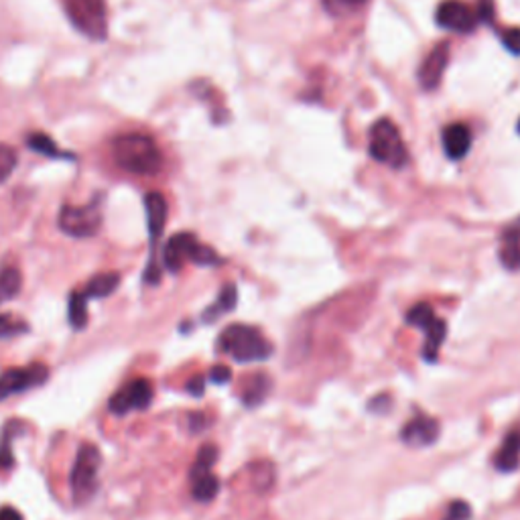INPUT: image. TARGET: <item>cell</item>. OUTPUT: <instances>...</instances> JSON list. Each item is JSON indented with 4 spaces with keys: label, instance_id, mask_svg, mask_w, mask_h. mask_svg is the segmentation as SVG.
<instances>
[{
    "label": "cell",
    "instance_id": "obj_16",
    "mask_svg": "<svg viewBox=\"0 0 520 520\" xmlns=\"http://www.w3.org/2000/svg\"><path fill=\"white\" fill-rule=\"evenodd\" d=\"M498 252L506 271H520V218L504 228Z\"/></svg>",
    "mask_w": 520,
    "mask_h": 520
},
{
    "label": "cell",
    "instance_id": "obj_23",
    "mask_svg": "<svg viewBox=\"0 0 520 520\" xmlns=\"http://www.w3.org/2000/svg\"><path fill=\"white\" fill-rule=\"evenodd\" d=\"M216 460H218V447L216 446H203L200 449V454H197L194 465H191L189 480L205 476V474H211V468H214Z\"/></svg>",
    "mask_w": 520,
    "mask_h": 520
},
{
    "label": "cell",
    "instance_id": "obj_33",
    "mask_svg": "<svg viewBox=\"0 0 520 520\" xmlns=\"http://www.w3.org/2000/svg\"><path fill=\"white\" fill-rule=\"evenodd\" d=\"M478 20H484V23H490L492 17H494V3L492 0H480L478 3Z\"/></svg>",
    "mask_w": 520,
    "mask_h": 520
},
{
    "label": "cell",
    "instance_id": "obj_22",
    "mask_svg": "<svg viewBox=\"0 0 520 520\" xmlns=\"http://www.w3.org/2000/svg\"><path fill=\"white\" fill-rule=\"evenodd\" d=\"M67 317L73 330H84L88 325V297L86 293L73 291L67 303Z\"/></svg>",
    "mask_w": 520,
    "mask_h": 520
},
{
    "label": "cell",
    "instance_id": "obj_35",
    "mask_svg": "<svg viewBox=\"0 0 520 520\" xmlns=\"http://www.w3.org/2000/svg\"><path fill=\"white\" fill-rule=\"evenodd\" d=\"M0 520H23V516H20V512L17 509H12V506H3V509H0Z\"/></svg>",
    "mask_w": 520,
    "mask_h": 520
},
{
    "label": "cell",
    "instance_id": "obj_14",
    "mask_svg": "<svg viewBox=\"0 0 520 520\" xmlns=\"http://www.w3.org/2000/svg\"><path fill=\"white\" fill-rule=\"evenodd\" d=\"M441 142H443V150H446L449 159L460 161L470 153V147H471L470 128L462 125V122H454V125L443 128Z\"/></svg>",
    "mask_w": 520,
    "mask_h": 520
},
{
    "label": "cell",
    "instance_id": "obj_6",
    "mask_svg": "<svg viewBox=\"0 0 520 520\" xmlns=\"http://www.w3.org/2000/svg\"><path fill=\"white\" fill-rule=\"evenodd\" d=\"M407 324L425 332V346H423V358L425 362H437L440 356V348L447 338V325L446 321H441L435 316V311L431 310V305L419 303L410 307L407 313Z\"/></svg>",
    "mask_w": 520,
    "mask_h": 520
},
{
    "label": "cell",
    "instance_id": "obj_37",
    "mask_svg": "<svg viewBox=\"0 0 520 520\" xmlns=\"http://www.w3.org/2000/svg\"><path fill=\"white\" fill-rule=\"evenodd\" d=\"M518 133H520V122H518Z\"/></svg>",
    "mask_w": 520,
    "mask_h": 520
},
{
    "label": "cell",
    "instance_id": "obj_21",
    "mask_svg": "<svg viewBox=\"0 0 520 520\" xmlns=\"http://www.w3.org/2000/svg\"><path fill=\"white\" fill-rule=\"evenodd\" d=\"M220 492V482L214 474H205L191 480V496L197 502H211Z\"/></svg>",
    "mask_w": 520,
    "mask_h": 520
},
{
    "label": "cell",
    "instance_id": "obj_10",
    "mask_svg": "<svg viewBox=\"0 0 520 520\" xmlns=\"http://www.w3.org/2000/svg\"><path fill=\"white\" fill-rule=\"evenodd\" d=\"M435 19L443 29L457 33H470L474 31L478 25L476 12L471 11L468 4L462 3V0H443L440 9H437Z\"/></svg>",
    "mask_w": 520,
    "mask_h": 520
},
{
    "label": "cell",
    "instance_id": "obj_13",
    "mask_svg": "<svg viewBox=\"0 0 520 520\" xmlns=\"http://www.w3.org/2000/svg\"><path fill=\"white\" fill-rule=\"evenodd\" d=\"M447 59H449V45L440 43L433 51L429 53L425 61H423L419 70V81L425 90H435V88L440 86L443 72H446L447 67Z\"/></svg>",
    "mask_w": 520,
    "mask_h": 520
},
{
    "label": "cell",
    "instance_id": "obj_36",
    "mask_svg": "<svg viewBox=\"0 0 520 520\" xmlns=\"http://www.w3.org/2000/svg\"><path fill=\"white\" fill-rule=\"evenodd\" d=\"M203 425V415L202 413H195V415H191V429L194 431H197Z\"/></svg>",
    "mask_w": 520,
    "mask_h": 520
},
{
    "label": "cell",
    "instance_id": "obj_9",
    "mask_svg": "<svg viewBox=\"0 0 520 520\" xmlns=\"http://www.w3.org/2000/svg\"><path fill=\"white\" fill-rule=\"evenodd\" d=\"M50 376L45 364H31L27 368H12L0 376V401H6L12 394L25 393L29 388L43 385Z\"/></svg>",
    "mask_w": 520,
    "mask_h": 520
},
{
    "label": "cell",
    "instance_id": "obj_25",
    "mask_svg": "<svg viewBox=\"0 0 520 520\" xmlns=\"http://www.w3.org/2000/svg\"><path fill=\"white\" fill-rule=\"evenodd\" d=\"M17 167V153L11 147L0 145V183L9 180Z\"/></svg>",
    "mask_w": 520,
    "mask_h": 520
},
{
    "label": "cell",
    "instance_id": "obj_19",
    "mask_svg": "<svg viewBox=\"0 0 520 520\" xmlns=\"http://www.w3.org/2000/svg\"><path fill=\"white\" fill-rule=\"evenodd\" d=\"M271 390V379L264 374H255L252 379L246 380L242 388V402L246 407H256L266 399Z\"/></svg>",
    "mask_w": 520,
    "mask_h": 520
},
{
    "label": "cell",
    "instance_id": "obj_1",
    "mask_svg": "<svg viewBox=\"0 0 520 520\" xmlns=\"http://www.w3.org/2000/svg\"><path fill=\"white\" fill-rule=\"evenodd\" d=\"M112 157L116 165L133 175H155L163 167V157L157 142L141 133L116 136Z\"/></svg>",
    "mask_w": 520,
    "mask_h": 520
},
{
    "label": "cell",
    "instance_id": "obj_2",
    "mask_svg": "<svg viewBox=\"0 0 520 520\" xmlns=\"http://www.w3.org/2000/svg\"><path fill=\"white\" fill-rule=\"evenodd\" d=\"M218 348H220L222 354H228L230 358L241 362V364L263 362L269 360L272 356L271 341L266 340L256 327L244 324H234L226 327L220 340H218Z\"/></svg>",
    "mask_w": 520,
    "mask_h": 520
},
{
    "label": "cell",
    "instance_id": "obj_24",
    "mask_svg": "<svg viewBox=\"0 0 520 520\" xmlns=\"http://www.w3.org/2000/svg\"><path fill=\"white\" fill-rule=\"evenodd\" d=\"M20 283H23V277H20L19 269H4L0 272V297L11 299L15 297L20 291Z\"/></svg>",
    "mask_w": 520,
    "mask_h": 520
},
{
    "label": "cell",
    "instance_id": "obj_15",
    "mask_svg": "<svg viewBox=\"0 0 520 520\" xmlns=\"http://www.w3.org/2000/svg\"><path fill=\"white\" fill-rule=\"evenodd\" d=\"M145 210H147V226H149V236L150 242H157L165 230L167 224V202L165 197L157 191H150L145 195Z\"/></svg>",
    "mask_w": 520,
    "mask_h": 520
},
{
    "label": "cell",
    "instance_id": "obj_12",
    "mask_svg": "<svg viewBox=\"0 0 520 520\" xmlns=\"http://www.w3.org/2000/svg\"><path fill=\"white\" fill-rule=\"evenodd\" d=\"M197 238L189 232H181V234H175L163 249V264L169 272H180L183 264L191 263L194 258V252L197 249Z\"/></svg>",
    "mask_w": 520,
    "mask_h": 520
},
{
    "label": "cell",
    "instance_id": "obj_34",
    "mask_svg": "<svg viewBox=\"0 0 520 520\" xmlns=\"http://www.w3.org/2000/svg\"><path fill=\"white\" fill-rule=\"evenodd\" d=\"M186 388L191 396H202L205 393V379L203 376H194V379L187 382Z\"/></svg>",
    "mask_w": 520,
    "mask_h": 520
},
{
    "label": "cell",
    "instance_id": "obj_8",
    "mask_svg": "<svg viewBox=\"0 0 520 520\" xmlns=\"http://www.w3.org/2000/svg\"><path fill=\"white\" fill-rule=\"evenodd\" d=\"M153 394L155 390L149 380L136 379L122 386L119 393L112 394L111 402H108V409H111L112 415L119 417L130 413V410H142L153 402Z\"/></svg>",
    "mask_w": 520,
    "mask_h": 520
},
{
    "label": "cell",
    "instance_id": "obj_5",
    "mask_svg": "<svg viewBox=\"0 0 520 520\" xmlns=\"http://www.w3.org/2000/svg\"><path fill=\"white\" fill-rule=\"evenodd\" d=\"M67 15L75 29L90 39H104L108 33L106 0H65Z\"/></svg>",
    "mask_w": 520,
    "mask_h": 520
},
{
    "label": "cell",
    "instance_id": "obj_26",
    "mask_svg": "<svg viewBox=\"0 0 520 520\" xmlns=\"http://www.w3.org/2000/svg\"><path fill=\"white\" fill-rule=\"evenodd\" d=\"M29 147L33 150H39V153H43L47 157H67L65 153H61L56 142H53L51 139H47V136H43V134H33L29 139Z\"/></svg>",
    "mask_w": 520,
    "mask_h": 520
},
{
    "label": "cell",
    "instance_id": "obj_29",
    "mask_svg": "<svg viewBox=\"0 0 520 520\" xmlns=\"http://www.w3.org/2000/svg\"><path fill=\"white\" fill-rule=\"evenodd\" d=\"M471 518V506L463 501H454L449 504L447 515L443 520H470Z\"/></svg>",
    "mask_w": 520,
    "mask_h": 520
},
{
    "label": "cell",
    "instance_id": "obj_18",
    "mask_svg": "<svg viewBox=\"0 0 520 520\" xmlns=\"http://www.w3.org/2000/svg\"><path fill=\"white\" fill-rule=\"evenodd\" d=\"M120 285V275L119 272H100L94 279H90V283L86 285V297L88 299H104L108 295L119 289Z\"/></svg>",
    "mask_w": 520,
    "mask_h": 520
},
{
    "label": "cell",
    "instance_id": "obj_11",
    "mask_svg": "<svg viewBox=\"0 0 520 520\" xmlns=\"http://www.w3.org/2000/svg\"><path fill=\"white\" fill-rule=\"evenodd\" d=\"M440 433H441V427L440 423H437V419L427 415H417L407 423L405 427H402L401 440L409 447L421 449V447L433 446V443L440 440Z\"/></svg>",
    "mask_w": 520,
    "mask_h": 520
},
{
    "label": "cell",
    "instance_id": "obj_3",
    "mask_svg": "<svg viewBox=\"0 0 520 520\" xmlns=\"http://www.w3.org/2000/svg\"><path fill=\"white\" fill-rule=\"evenodd\" d=\"M368 150H371V157L374 161L393 169L405 167L409 161L405 141H402L399 128L386 119L379 120L371 128V134H368Z\"/></svg>",
    "mask_w": 520,
    "mask_h": 520
},
{
    "label": "cell",
    "instance_id": "obj_30",
    "mask_svg": "<svg viewBox=\"0 0 520 520\" xmlns=\"http://www.w3.org/2000/svg\"><path fill=\"white\" fill-rule=\"evenodd\" d=\"M502 45L512 53V56H520V29L504 31Z\"/></svg>",
    "mask_w": 520,
    "mask_h": 520
},
{
    "label": "cell",
    "instance_id": "obj_7",
    "mask_svg": "<svg viewBox=\"0 0 520 520\" xmlns=\"http://www.w3.org/2000/svg\"><path fill=\"white\" fill-rule=\"evenodd\" d=\"M59 228L72 238H90L102 226V208L98 202L88 205H64L59 211Z\"/></svg>",
    "mask_w": 520,
    "mask_h": 520
},
{
    "label": "cell",
    "instance_id": "obj_20",
    "mask_svg": "<svg viewBox=\"0 0 520 520\" xmlns=\"http://www.w3.org/2000/svg\"><path fill=\"white\" fill-rule=\"evenodd\" d=\"M236 301H238V291L234 285H226L220 295H218V301L208 310L203 311V321L205 324H210V321H216L224 313L232 311L236 307Z\"/></svg>",
    "mask_w": 520,
    "mask_h": 520
},
{
    "label": "cell",
    "instance_id": "obj_32",
    "mask_svg": "<svg viewBox=\"0 0 520 520\" xmlns=\"http://www.w3.org/2000/svg\"><path fill=\"white\" fill-rule=\"evenodd\" d=\"M232 379V371L228 366H214L210 371V380L214 382V385H226V382H230Z\"/></svg>",
    "mask_w": 520,
    "mask_h": 520
},
{
    "label": "cell",
    "instance_id": "obj_31",
    "mask_svg": "<svg viewBox=\"0 0 520 520\" xmlns=\"http://www.w3.org/2000/svg\"><path fill=\"white\" fill-rule=\"evenodd\" d=\"M366 0H325V6L333 12H340V11L358 9V6H362Z\"/></svg>",
    "mask_w": 520,
    "mask_h": 520
},
{
    "label": "cell",
    "instance_id": "obj_4",
    "mask_svg": "<svg viewBox=\"0 0 520 520\" xmlns=\"http://www.w3.org/2000/svg\"><path fill=\"white\" fill-rule=\"evenodd\" d=\"M102 463L100 449L92 443L80 446L78 455H75L70 484L75 504H86L98 490V471Z\"/></svg>",
    "mask_w": 520,
    "mask_h": 520
},
{
    "label": "cell",
    "instance_id": "obj_28",
    "mask_svg": "<svg viewBox=\"0 0 520 520\" xmlns=\"http://www.w3.org/2000/svg\"><path fill=\"white\" fill-rule=\"evenodd\" d=\"M15 465V457L11 451V425L4 429V437L0 441V471L11 470Z\"/></svg>",
    "mask_w": 520,
    "mask_h": 520
},
{
    "label": "cell",
    "instance_id": "obj_17",
    "mask_svg": "<svg viewBox=\"0 0 520 520\" xmlns=\"http://www.w3.org/2000/svg\"><path fill=\"white\" fill-rule=\"evenodd\" d=\"M520 463V427L512 429L502 443L501 451L494 457L496 470L515 471Z\"/></svg>",
    "mask_w": 520,
    "mask_h": 520
},
{
    "label": "cell",
    "instance_id": "obj_27",
    "mask_svg": "<svg viewBox=\"0 0 520 520\" xmlns=\"http://www.w3.org/2000/svg\"><path fill=\"white\" fill-rule=\"evenodd\" d=\"M27 330H29V325L23 324V321H19L12 316H0V340L11 338V335L25 333Z\"/></svg>",
    "mask_w": 520,
    "mask_h": 520
}]
</instances>
